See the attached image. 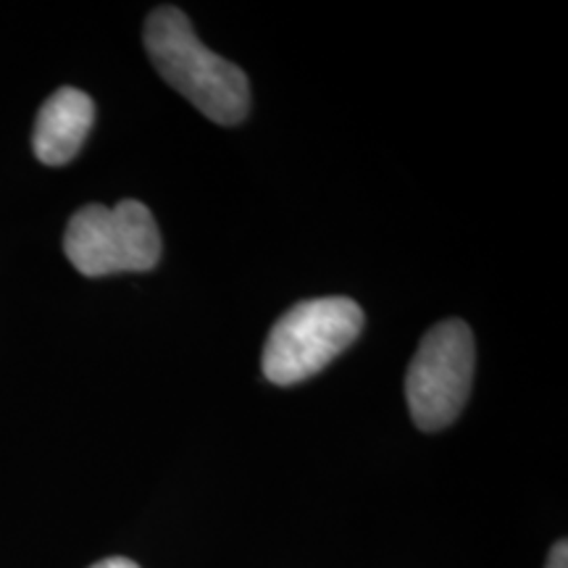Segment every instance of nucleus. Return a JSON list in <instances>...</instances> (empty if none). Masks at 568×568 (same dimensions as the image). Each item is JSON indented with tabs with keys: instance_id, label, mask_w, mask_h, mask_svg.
Instances as JSON below:
<instances>
[{
	"instance_id": "20e7f679",
	"label": "nucleus",
	"mask_w": 568,
	"mask_h": 568,
	"mask_svg": "<svg viewBox=\"0 0 568 568\" xmlns=\"http://www.w3.org/2000/svg\"><path fill=\"white\" fill-rule=\"evenodd\" d=\"M471 329L460 318H447L426 332L406 374V397L418 429L439 432L464 410L474 382Z\"/></svg>"
},
{
	"instance_id": "0eeeda50",
	"label": "nucleus",
	"mask_w": 568,
	"mask_h": 568,
	"mask_svg": "<svg viewBox=\"0 0 568 568\" xmlns=\"http://www.w3.org/2000/svg\"><path fill=\"white\" fill-rule=\"evenodd\" d=\"M90 568H140L138 564H134V560H130V558H122V556H116V558H105V560H98L95 566H90Z\"/></svg>"
},
{
	"instance_id": "f257e3e1",
	"label": "nucleus",
	"mask_w": 568,
	"mask_h": 568,
	"mask_svg": "<svg viewBox=\"0 0 568 568\" xmlns=\"http://www.w3.org/2000/svg\"><path fill=\"white\" fill-rule=\"evenodd\" d=\"M148 55L180 95L216 124H240L251 111V84L245 71L209 51L174 6H161L145 21Z\"/></svg>"
},
{
	"instance_id": "423d86ee",
	"label": "nucleus",
	"mask_w": 568,
	"mask_h": 568,
	"mask_svg": "<svg viewBox=\"0 0 568 568\" xmlns=\"http://www.w3.org/2000/svg\"><path fill=\"white\" fill-rule=\"evenodd\" d=\"M545 568H568V545H566V539H560V542L552 545L548 566H545Z\"/></svg>"
},
{
	"instance_id": "f03ea898",
	"label": "nucleus",
	"mask_w": 568,
	"mask_h": 568,
	"mask_svg": "<svg viewBox=\"0 0 568 568\" xmlns=\"http://www.w3.org/2000/svg\"><path fill=\"white\" fill-rule=\"evenodd\" d=\"M364 329V311L351 297H316L290 308L264 345V374L290 387L326 368Z\"/></svg>"
},
{
	"instance_id": "7ed1b4c3",
	"label": "nucleus",
	"mask_w": 568,
	"mask_h": 568,
	"mask_svg": "<svg viewBox=\"0 0 568 568\" xmlns=\"http://www.w3.org/2000/svg\"><path fill=\"white\" fill-rule=\"evenodd\" d=\"M71 266L84 276L151 272L161 258V232L140 201L84 205L71 216L63 237Z\"/></svg>"
},
{
	"instance_id": "39448f33",
	"label": "nucleus",
	"mask_w": 568,
	"mask_h": 568,
	"mask_svg": "<svg viewBox=\"0 0 568 568\" xmlns=\"http://www.w3.org/2000/svg\"><path fill=\"white\" fill-rule=\"evenodd\" d=\"M95 122V103L77 88L55 90L38 113L32 132L34 155L48 166H63L80 153Z\"/></svg>"
}]
</instances>
